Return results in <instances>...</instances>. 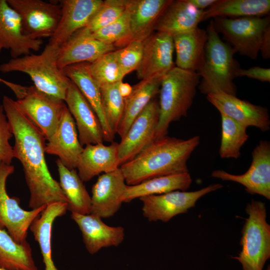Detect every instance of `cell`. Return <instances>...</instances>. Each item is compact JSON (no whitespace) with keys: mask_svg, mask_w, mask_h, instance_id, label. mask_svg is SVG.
I'll return each mask as SVG.
<instances>
[{"mask_svg":"<svg viewBox=\"0 0 270 270\" xmlns=\"http://www.w3.org/2000/svg\"><path fill=\"white\" fill-rule=\"evenodd\" d=\"M89 62H80L66 67L65 75L78 88L96 114L102 126L104 141L112 142L114 135L110 129L104 113L100 88L89 70Z\"/></svg>","mask_w":270,"mask_h":270,"instance_id":"25","label":"cell"},{"mask_svg":"<svg viewBox=\"0 0 270 270\" xmlns=\"http://www.w3.org/2000/svg\"><path fill=\"white\" fill-rule=\"evenodd\" d=\"M70 216L78 226L86 248L91 254L102 248L118 246L124 240V229L122 226H108L101 218L90 214L72 212Z\"/></svg>","mask_w":270,"mask_h":270,"instance_id":"22","label":"cell"},{"mask_svg":"<svg viewBox=\"0 0 270 270\" xmlns=\"http://www.w3.org/2000/svg\"><path fill=\"white\" fill-rule=\"evenodd\" d=\"M192 182L188 172L154 178L136 185H127L122 201L129 202L144 196L160 194L174 190L186 191Z\"/></svg>","mask_w":270,"mask_h":270,"instance_id":"29","label":"cell"},{"mask_svg":"<svg viewBox=\"0 0 270 270\" xmlns=\"http://www.w3.org/2000/svg\"><path fill=\"white\" fill-rule=\"evenodd\" d=\"M119 82L100 87L104 113L108 127L114 136L117 134L124 108V98L118 90Z\"/></svg>","mask_w":270,"mask_h":270,"instance_id":"35","label":"cell"},{"mask_svg":"<svg viewBox=\"0 0 270 270\" xmlns=\"http://www.w3.org/2000/svg\"><path fill=\"white\" fill-rule=\"evenodd\" d=\"M162 80H142L132 86L131 94L124 98L123 116L117 132L120 138L124 136L134 120L148 104L159 94Z\"/></svg>","mask_w":270,"mask_h":270,"instance_id":"30","label":"cell"},{"mask_svg":"<svg viewBox=\"0 0 270 270\" xmlns=\"http://www.w3.org/2000/svg\"><path fill=\"white\" fill-rule=\"evenodd\" d=\"M222 187L220 184H214L196 191L174 190L140 198L142 214L150 222H168L194 207L196 202L204 196Z\"/></svg>","mask_w":270,"mask_h":270,"instance_id":"10","label":"cell"},{"mask_svg":"<svg viewBox=\"0 0 270 270\" xmlns=\"http://www.w3.org/2000/svg\"><path fill=\"white\" fill-rule=\"evenodd\" d=\"M200 143L198 136L185 140L167 135L154 140L120 168L129 186L156 177L188 172L187 162Z\"/></svg>","mask_w":270,"mask_h":270,"instance_id":"2","label":"cell"},{"mask_svg":"<svg viewBox=\"0 0 270 270\" xmlns=\"http://www.w3.org/2000/svg\"><path fill=\"white\" fill-rule=\"evenodd\" d=\"M60 18L48 44L59 49L76 32L85 27L103 3L102 0H62Z\"/></svg>","mask_w":270,"mask_h":270,"instance_id":"17","label":"cell"},{"mask_svg":"<svg viewBox=\"0 0 270 270\" xmlns=\"http://www.w3.org/2000/svg\"><path fill=\"white\" fill-rule=\"evenodd\" d=\"M64 102L75 122L82 146L102 144L104 136L101 124L92 108L72 82Z\"/></svg>","mask_w":270,"mask_h":270,"instance_id":"18","label":"cell"},{"mask_svg":"<svg viewBox=\"0 0 270 270\" xmlns=\"http://www.w3.org/2000/svg\"><path fill=\"white\" fill-rule=\"evenodd\" d=\"M207 100L219 112L247 128L254 126L262 132L270 128V119L266 107L256 105L235 96L218 92L206 95Z\"/></svg>","mask_w":270,"mask_h":270,"instance_id":"15","label":"cell"},{"mask_svg":"<svg viewBox=\"0 0 270 270\" xmlns=\"http://www.w3.org/2000/svg\"><path fill=\"white\" fill-rule=\"evenodd\" d=\"M59 49L46 44L40 54H30L11 58L0 65V72H18L28 74L39 91L64 101L71 82L57 65Z\"/></svg>","mask_w":270,"mask_h":270,"instance_id":"5","label":"cell"},{"mask_svg":"<svg viewBox=\"0 0 270 270\" xmlns=\"http://www.w3.org/2000/svg\"><path fill=\"white\" fill-rule=\"evenodd\" d=\"M6 86L14 92L21 108L48 140L58 127L66 106L64 102L44 94L34 86H26L10 82Z\"/></svg>","mask_w":270,"mask_h":270,"instance_id":"8","label":"cell"},{"mask_svg":"<svg viewBox=\"0 0 270 270\" xmlns=\"http://www.w3.org/2000/svg\"><path fill=\"white\" fill-rule=\"evenodd\" d=\"M176 53V66L198 72L202 67L205 58L208 39L206 30L195 29L172 36Z\"/></svg>","mask_w":270,"mask_h":270,"instance_id":"26","label":"cell"},{"mask_svg":"<svg viewBox=\"0 0 270 270\" xmlns=\"http://www.w3.org/2000/svg\"><path fill=\"white\" fill-rule=\"evenodd\" d=\"M4 82H5V80H4V79H2V78H0V82H2V83L4 84Z\"/></svg>","mask_w":270,"mask_h":270,"instance_id":"45","label":"cell"},{"mask_svg":"<svg viewBox=\"0 0 270 270\" xmlns=\"http://www.w3.org/2000/svg\"><path fill=\"white\" fill-rule=\"evenodd\" d=\"M43 42L24 34L21 18L6 0H0V52L10 51L12 58L38 51Z\"/></svg>","mask_w":270,"mask_h":270,"instance_id":"16","label":"cell"},{"mask_svg":"<svg viewBox=\"0 0 270 270\" xmlns=\"http://www.w3.org/2000/svg\"><path fill=\"white\" fill-rule=\"evenodd\" d=\"M68 204L56 202L48 204L36 218L29 229L39 244L44 270H58L53 262L52 255V230L56 219L66 214Z\"/></svg>","mask_w":270,"mask_h":270,"instance_id":"28","label":"cell"},{"mask_svg":"<svg viewBox=\"0 0 270 270\" xmlns=\"http://www.w3.org/2000/svg\"><path fill=\"white\" fill-rule=\"evenodd\" d=\"M127 0H106L90 19L86 27L93 32L113 22L126 9Z\"/></svg>","mask_w":270,"mask_h":270,"instance_id":"38","label":"cell"},{"mask_svg":"<svg viewBox=\"0 0 270 270\" xmlns=\"http://www.w3.org/2000/svg\"><path fill=\"white\" fill-rule=\"evenodd\" d=\"M0 270H6L0 268Z\"/></svg>","mask_w":270,"mask_h":270,"instance_id":"47","label":"cell"},{"mask_svg":"<svg viewBox=\"0 0 270 270\" xmlns=\"http://www.w3.org/2000/svg\"><path fill=\"white\" fill-rule=\"evenodd\" d=\"M92 32L98 40L112 45L115 48L125 46L132 40L127 9L116 21Z\"/></svg>","mask_w":270,"mask_h":270,"instance_id":"37","label":"cell"},{"mask_svg":"<svg viewBox=\"0 0 270 270\" xmlns=\"http://www.w3.org/2000/svg\"><path fill=\"white\" fill-rule=\"evenodd\" d=\"M212 20L216 32L236 53L257 59L264 34L270 26L269 16L215 18Z\"/></svg>","mask_w":270,"mask_h":270,"instance_id":"7","label":"cell"},{"mask_svg":"<svg viewBox=\"0 0 270 270\" xmlns=\"http://www.w3.org/2000/svg\"><path fill=\"white\" fill-rule=\"evenodd\" d=\"M159 118L158 102L154 98L138 116L118 143L120 166L136 157L155 140Z\"/></svg>","mask_w":270,"mask_h":270,"instance_id":"12","label":"cell"},{"mask_svg":"<svg viewBox=\"0 0 270 270\" xmlns=\"http://www.w3.org/2000/svg\"><path fill=\"white\" fill-rule=\"evenodd\" d=\"M83 149L74 119L66 106L56 131L46 144L45 152L58 156L66 168L74 170Z\"/></svg>","mask_w":270,"mask_h":270,"instance_id":"21","label":"cell"},{"mask_svg":"<svg viewBox=\"0 0 270 270\" xmlns=\"http://www.w3.org/2000/svg\"><path fill=\"white\" fill-rule=\"evenodd\" d=\"M116 50L96 39L86 26L74 33L59 48L57 65L62 70L80 62H92L102 54Z\"/></svg>","mask_w":270,"mask_h":270,"instance_id":"20","label":"cell"},{"mask_svg":"<svg viewBox=\"0 0 270 270\" xmlns=\"http://www.w3.org/2000/svg\"><path fill=\"white\" fill-rule=\"evenodd\" d=\"M174 45L172 36L156 32L143 41V54L136 69L140 80L162 78L174 66L173 62Z\"/></svg>","mask_w":270,"mask_h":270,"instance_id":"14","label":"cell"},{"mask_svg":"<svg viewBox=\"0 0 270 270\" xmlns=\"http://www.w3.org/2000/svg\"><path fill=\"white\" fill-rule=\"evenodd\" d=\"M251 164L242 174H234L218 170L212 176L222 180L232 181L242 184L247 192L258 194L270 199V143L261 140L252 152Z\"/></svg>","mask_w":270,"mask_h":270,"instance_id":"13","label":"cell"},{"mask_svg":"<svg viewBox=\"0 0 270 270\" xmlns=\"http://www.w3.org/2000/svg\"><path fill=\"white\" fill-rule=\"evenodd\" d=\"M2 105L14 137V156L22 164L29 190L28 206L34 210L53 202L68 204L59 182L48 169L43 134L16 100L4 96Z\"/></svg>","mask_w":270,"mask_h":270,"instance_id":"1","label":"cell"},{"mask_svg":"<svg viewBox=\"0 0 270 270\" xmlns=\"http://www.w3.org/2000/svg\"><path fill=\"white\" fill-rule=\"evenodd\" d=\"M172 0H127L132 40L143 42L154 30Z\"/></svg>","mask_w":270,"mask_h":270,"instance_id":"24","label":"cell"},{"mask_svg":"<svg viewBox=\"0 0 270 270\" xmlns=\"http://www.w3.org/2000/svg\"><path fill=\"white\" fill-rule=\"evenodd\" d=\"M246 76L262 82H270V69L258 66L247 69L240 68L236 72V76Z\"/></svg>","mask_w":270,"mask_h":270,"instance_id":"41","label":"cell"},{"mask_svg":"<svg viewBox=\"0 0 270 270\" xmlns=\"http://www.w3.org/2000/svg\"><path fill=\"white\" fill-rule=\"evenodd\" d=\"M116 60L125 75L136 70L142 60L143 42L132 40L125 46L114 50Z\"/></svg>","mask_w":270,"mask_h":270,"instance_id":"39","label":"cell"},{"mask_svg":"<svg viewBox=\"0 0 270 270\" xmlns=\"http://www.w3.org/2000/svg\"><path fill=\"white\" fill-rule=\"evenodd\" d=\"M266 270H270V266L268 265Z\"/></svg>","mask_w":270,"mask_h":270,"instance_id":"46","label":"cell"},{"mask_svg":"<svg viewBox=\"0 0 270 270\" xmlns=\"http://www.w3.org/2000/svg\"><path fill=\"white\" fill-rule=\"evenodd\" d=\"M13 134L6 116L3 106L0 105V162L10 164L13 158V148L10 140Z\"/></svg>","mask_w":270,"mask_h":270,"instance_id":"40","label":"cell"},{"mask_svg":"<svg viewBox=\"0 0 270 270\" xmlns=\"http://www.w3.org/2000/svg\"><path fill=\"white\" fill-rule=\"evenodd\" d=\"M118 90L120 95L124 98H126L131 94L132 86L126 82H124L122 81L118 84Z\"/></svg>","mask_w":270,"mask_h":270,"instance_id":"44","label":"cell"},{"mask_svg":"<svg viewBox=\"0 0 270 270\" xmlns=\"http://www.w3.org/2000/svg\"><path fill=\"white\" fill-rule=\"evenodd\" d=\"M56 162L59 184L68 201V210L82 214H90L91 197L76 169L69 170L58 158Z\"/></svg>","mask_w":270,"mask_h":270,"instance_id":"31","label":"cell"},{"mask_svg":"<svg viewBox=\"0 0 270 270\" xmlns=\"http://www.w3.org/2000/svg\"><path fill=\"white\" fill-rule=\"evenodd\" d=\"M222 120V136L219 154L222 158H238L240 149L248 138L246 128L224 114Z\"/></svg>","mask_w":270,"mask_h":270,"instance_id":"34","label":"cell"},{"mask_svg":"<svg viewBox=\"0 0 270 270\" xmlns=\"http://www.w3.org/2000/svg\"><path fill=\"white\" fill-rule=\"evenodd\" d=\"M246 212L248 216L242 230V250L232 258L241 264L243 270H263L270 258V225L266 220V204L252 199Z\"/></svg>","mask_w":270,"mask_h":270,"instance_id":"6","label":"cell"},{"mask_svg":"<svg viewBox=\"0 0 270 270\" xmlns=\"http://www.w3.org/2000/svg\"><path fill=\"white\" fill-rule=\"evenodd\" d=\"M0 268L6 270H38L28 242L17 243L3 229H0Z\"/></svg>","mask_w":270,"mask_h":270,"instance_id":"33","label":"cell"},{"mask_svg":"<svg viewBox=\"0 0 270 270\" xmlns=\"http://www.w3.org/2000/svg\"><path fill=\"white\" fill-rule=\"evenodd\" d=\"M19 14L24 33L34 40L50 38L61 16L60 4L42 0H6Z\"/></svg>","mask_w":270,"mask_h":270,"instance_id":"11","label":"cell"},{"mask_svg":"<svg viewBox=\"0 0 270 270\" xmlns=\"http://www.w3.org/2000/svg\"><path fill=\"white\" fill-rule=\"evenodd\" d=\"M188 2L197 9L204 10L212 6L216 0H188Z\"/></svg>","mask_w":270,"mask_h":270,"instance_id":"43","label":"cell"},{"mask_svg":"<svg viewBox=\"0 0 270 270\" xmlns=\"http://www.w3.org/2000/svg\"><path fill=\"white\" fill-rule=\"evenodd\" d=\"M14 172L13 165L0 162V229L6 230L19 244L27 242L28 231L34 220L46 206L26 210L19 204V199L10 197L6 189L8 178Z\"/></svg>","mask_w":270,"mask_h":270,"instance_id":"9","label":"cell"},{"mask_svg":"<svg viewBox=\"0 0 270 270\" xmlns=\"http://www.w3.org/2000/svg\"><path fill=\"white\" fill-rule=\"evenodd\" d=\"M270 12V0H216L204 10L202 21L215 18L264 16Z\"/></svg>","mask_w":270,"mask_h":270,"instance_id":"32","label":"cell"},{"mask_svg":"<svg viewBox=\"0 0 270 270\" xmlns=\"http://www.w3.org/2000/svg\"><path fill=\"white\" fill-rule=\"evenodd\" d=\"M260 52L264 59L270 58V26L265 30L262 40Z\"/></svg>","mask_w":270,"mask_h":270,"instance_id":"42","label":"cell"},{"mask_svg":"<svg viewBox=\"0 0 270 270\" xmlns=\"http://www.w3.org/2000/svg\"><path fill=\"white\" fill-rule=\"evenodd\" d=\"M206 30L208 39L204 60L197 72L201 78L198 88L206 96L222 92L236 96V88L234 80L240 67L234 58L236 52L220 38L212 20Z\"/></svg>","mask_w":270,"mask_h":270,"instance_id":"3","label":"cell"},{"mask_svg":"<svg viewBox=\"0 0 270 270\" xmlns=\"http://www.w3.org/2000/svg\"><path fill=\"white\" fill-rule=\"evenodd\" d=\"M118 143L112 142L85 146L76 166L78 174L83 182L91 180L100 174L115 170L120 168L118 161Z\"/></svg>","mask_w":270,"mask_h":270,"instance_id":"23","label":"cell"},{"mask_svg":"<svg viewBox=\"0 0 270 270\" xmlns=\"http://www.w3.org/2000/svg\"><path fill=\"white\" fill-rule=\"evenodd\" d=\"M88 67L99 87L122 82L126 76L116 60L114 50L106 52L89 62Z\"/></svg>","mask_w":270,"mask_h":270,"instance_id":"36","label":"cell"},{"mask_svg":"<svg viewBox=\"0 0 270 270\" xmlns=\"http://www.w3.org/2000/svg\"><path fill=\"white\" fill-rule=\"evenodd\" d=\"M126 186L120 168L100 175L92 187L90 214L101 218L114 216L123 202Z\"/></svg>","mask_w":270,"mask_h":270,"instance_id":"19","label":"cell"},{"mask_svg":"<svg viewBox=\"0 0 270 270\" xmlns=\"http://www.w3.org/2000/svg\"><path fill=\"white\" fill-rule=\"evenodd\" d=\"M200 79L197 72L176 66L162 77L159 92V118L155 140L167 136L170 124L187 116Z\"/></svg>","mask_w":270,"mask_h":270,"instance_id":"4","label":"cell"},{"mask_svg":"<svg viewBox=\"0 0 270 270\" xmlns=\"http://www.w3.org/2000/svg\"><path fill=\"white\" fill-rule=\"evenodd\" d=\"M204 10L188 0H172L158 22L154 30L173 36L192 30L202 21Z\"/></svg>","mask_w":270,"mask_h":270,"instance_id":"27","label":"cell"}]
</instances>
